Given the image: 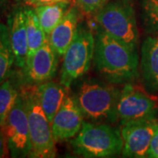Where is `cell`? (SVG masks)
I'll list each match as a JSON object with an SVG mask.
<instances>
[{
    "mask_svg": "<svg viewBox=\"0 0 158 158\" xmlns=\"http://www.w3.org/2000/svg\"><path fill=\"white\" fill-rule=\"evenodd\" d=\"M109 82L87 79L77 89L74 98L88 121L113 125L118 119L120 91Z\"/></svg>",
    "mask_w": 158,
    "mask_h": 158,
    "instance_id": "cell-2",
    "label": "cell"
},
{
    "mask_svg": "<svg viewBox=\"0 0 158 158\" xmlns=\"http://www.w3.org/2000/svg\"><path fill=\"white\" fill-rule=\"evenodd\" d=\"M8 10V4L6 0H0V21L4 18L5 15L7 14Z\"/></svg>",
    "mask_w": 158,
    "mask_h": 158,
    "instance_id": "cell-25",
    "label": "cell"
},
{
    "mask_svg": "<svg viewBox=\"0 0 158 158\" xmlns=\"http://www.w3.org/2000/svg\"><path fill=\"white\" fill-rule=\"evenodd\" d=\"M19 87L11 79H6L0 85V127L4 125L19 94Z\"/></svg>",
    "mask_w": 158,
    "mask_h": 158,
    "instance_id": "cell-19",
    "label": "cell"
},
{
    "mask_svg": "<svg viewBox=\"0 0 158 158\" xmlns=\"http://www.w3.org/2000/svg\"><path fill=\"white\" fill-rule=\"evenodd\" d=\"M93 62L97 72L113 85L132 83L139 76L137 49L113 38L99 27L95 34Z\"/></svg>",
    "mask_w": 158,
    "mask_h": 158,
    "instance_id": "cell-1",
    "label": "cell"
},
{
    "mask_svg": "<svg viewBox=\"0 0 158 158\" xmlns=\"http://www.w3.org/2000/svg\"><path fill=\"white\" fill-rule=\"evenodd\" d=\"M26 15H27V41H28V54H27V60H28L48 40V35L40 23L39 19L36 15L34 7L32 8L31 6H28L27 7H26Z\"/></svg>",
    "mask_w": 158,
    "mask_h": 158,
    "instance_id": "cell-17",
    "label": "cell"
},
{
    "mask_svg": "<svg viewBox=\"0 0 158 158\" xmlns=\"http://www.w3.org/2000/svg\"><path fill=\"white\" fill-rule=\"evenodd\" d=\"M8 26L14 55V65L23 70L26 67L28 54L26 7L19 6L12 11L8 17Z\"/></svg>",
    "mask_w": 158,
    "mask_h": 158,
    "instance_id": "cell-12",
    "label": "cell"
},
{
    "mask_svg": "<svg viewBox=\"0 0 158 158\" xmlns=\"http://www.w3.org/2000/svg\"><path fill=\"white\" fill-rule=\"evenodd\" d=\"M125 157H148L149 145L158 122L156 119H141L120 123Z\"/></svg>",
    "mask_w": 158,
    "mask_h": 158,
    "instance_id": "cell-9",
    "label": "cell"
},
{
    "mask_svg": "<svg viewBox=\"0 0 158 158\" xmlns=\"http://www.w3.org/2000/svg\"><path fill=\"white\" fill-rule=\"evenodd\" d=\"M9 154L7 142L6 140V136L4 135L2 129L0 128V158L6 157Z\"/></svg>",
    "mask_w": 158,
    "mask_h": 158,
    "instance_id": "cell-24",
    "label": "cell"
},
{
    "mask_svg": "<svg viewBox=\"0 0 158 158\" xmlns=\"http://www.w3.org/2000/svg\"><path fill=\"white\" fill-rule=\"evenodd\" d=\"M85 117L74 97L67 96L51 122L56 141H68L80 132Z\"/></svg>",
    "mask_w": 158,
    "mask_h": 158,
    "instance_id": "cell-11",
    "label": "cell"
},
{
    "mask_svg": "<svg viewBox=\"0 0 158 158\" xmlns=\"http://www.w3.org/2000/svg\"><path fill=\"white\" fill-rule=\"evenodd\" d=\"M57 63L58 56L48 39L27 60L26 67L23 69L24 84L40 85L52 79L56 72Z\"/></svg>",
    "mask_w": 158,
    "mask_h": 158,
    "instance_id": "cell-10",
    "label": "cell"
},
{
    "mask_svg": "<svg viewBox=\"0 0 158 158\" xmlns=\"http://www.w3.org/2000/svg\"><path fill=\"white\" fill-rule=\"evenodd\" d=\"M148 157L158 158V125L154 135H153L152 140H151L150 145H149Z\"/></svg>",
    "mask_w": 158,
    "mask_h": 158,
    "instance_id": "cell-22",
    "label": "cell"
},
{
    "mask_svg": "<svg viewBox=\"0 0 158 158\" xmlns=\"http://www.w3.org/2000/svg\"><path fill=\"white\" fill-rule=\"evenodd\" d=\"M0 128L6 136L10 156L29 157L31 143L28 118L20 91L5 123Z\"/></svg>",
    "mask_w": 158,
    "mask_h": 158,
    "instance_id": "cell-8",
    "label": "cell"
},
{
    "mask_svg": "<svg viewBox=\"0 0 158 158\" xmlns=\"http://www.w3.org/2000/svg\"><path fill=\"white\" fill-rule=\"evenodd\" d=\"M74 152L84 157H112L122 153L120 130L110 124L85 121L78 134L70 139Z\"/></svg>",
    "mask_w": 158,
    "mask_h": 158,
    "instance_id": "cell-4",
    "label": "cell"
},
{
    "mask_svg": "<svg viewBox=\"0 0 158 158\" xmlns=\"http://www.w3.org/2000/svg\"><path fill=\"white\" fill-rule=\"evenodd\" d=\"M98 27L112 37L137 49L139 31L135 11L127 0L109 1L94 15Z\"/></svg>",
    "mask_w": 158,
    "mask_h": 158,
    "instance_id": "cell-5",
    "label": "cell"
},
{
    "mask_svg": "<svg viewBox=\"0 0 158 158\" xmlns=\"http://www.w3.org/2000/svg\"><path fill=\"white\" fill-rule=\"evenodd\" d=\"M36 87L40 104L51 123L56 113L69 95V88L61 83L50 80L36 85Z\"/></svg>",
    "mask_w": 158,
    "mask_h": 158,
    "instance_id": "cell-15",
    "label": "cell"
},
{
    "mask_svg": "<svg viewBox=\"0 0 158 158\" xmlns=\"http://www.w3.org/2000/svg\"><path fill=\"white\" fill-rule=\"evenodd\" d=\"M26 5L31 7H37L44 5H50L55 3H70L71 0H23Z\"/></svg>",
    "mask_w": 158,
    "mask_h": 158,
    "instance_id": "cell-23",
    "label": "cell"
},
{
    "mask_svg": "<svg viewBox=\"0 0 158 158\" xmlns=\"http://www.w3.org/2000/svg\"><path fill=\"white\" fill-rule=\"evenodd\" d=\"M141 69L145 88L158 92V35L147 37L141 46Z\"/></svg>",
    "mask_w": 158,
    "mask_h": 158,
    "instance_id": "cell-14",
    "label": "cell"
},
{
    "mask_svg": "<svg viewBox=\"0 0 158 158\" xmlns=\"http://www.w3.org/2000/svg\"><path fill=\"white\" fill-rule=\"evenodd\" d=\"M79 10L77 7H69L62 20L48 35V42L56 51L57 56H62L72 42L78 29Z\"/></svg>",
    "mask_w": 158,
    "mask_h": 158,
    "instance_id": "cell-13",
    "label": "cell"
},
{
    "mask_svg": "<svg viewBox=\"0 0 158 158\" xmlns=\"http://www.w3.org/2000/svg\"><path fill=\"white\" fill-rule=\"evenodd\" d=\"M18 1H19V0H18ZM22 1H23V0H22Z\"/></svg>",
    "mask_w": 158,
    "mask_h": 158,
    "instance_id": "cell-26",
    "label": "cell"
},
{
    "mask_svg": "<svg viewBox=\"0 0 158 158\" xmlns=\"http://www.w3.org/2000/svg\"><path fill=\"white\" fill-rule=\"evenodd\" d=\"M95 34L86 27L80 26L75 38L65 51L61 69L60 83L69 88L75 81L90 69L94 56Z\"/></svg>",
    "mask_w": 158,
    "mask_h": 158,
    "instance_id": "cell-6",
    "label": "cell"
},
{
    "mask_svg": "<svg viewBox=\"0 0 158 158\" xmlns=\"http://www.w3.org/2000/svg\"><path fill=\"white\" fill-rule=\"evenodd\" d=\"M69 4L70 3H55L34 7L36 15L47 35L50 34L62 20L69 8Z\"/></svg>",
    "mask_w": 158,
    "mask_h": 158,
    "instance_id": "cell-16",
    "label": "cell"
},
{
    "mask_svg": "<svg viewBox=\"0 0 158 158\" xmlns=\"http://www.w3.org/2000/svg\"><path fill=\"white\" fill-rule=\"evenodd\" d=\"M21 93L28 118L31 150L29 157H56V140L53 135L50 121L41 107L37 94L36 85H20Z\"/></svg>",
    "mask_w": 158,
    "mask_h": 158,
    "instance_id": "cell-3",
    "label": "cell"
},
{
    "mask_svg": "<svg viewBox=\"0 0 158 158\" xmlns=\"http://www.w3.org/2000/svg\"><path fill=\"white\" fill-rule=\"evenodd\" d=\"M142 21L148 33L158 35V0H144Z\"/></svg>",
    "mask_w": 158,
    "mask_h": 158,
    "instance_id": "cell-20",
    "label": "cell"
},
{
    "mask_svg": "<svg viewBox=\"0 0 158 158\" xmlns=\"http://www.w3.org/2000/svg\"><path fill=\"white\" fill-rule=\"evenodd\" d=\"M75 7L88 15H95L110 0H71Z\"/></svg>",
    "mask_w": 158,
    "mask_h": 158,
    "instance_id": "cell-21",
    "label": "cell"
},
{
    "mask_svg": "<svg viewBox=\"0 0 158 158\" xmlns=\"http://www.w3.org/2000/svg\"><path fill=\"white\" fill-rule=\"evenodd\" d=\"M120 123L141 119H156L158 114V99L142 86L127 83L120 91L118 104Z\"/></svg>",
    "mask_w": 158,
    "mask_h": 158,
    "instance_id": "cell-7",
    "label": "cell"
},
{
    "mask_svg": "<svg viewBox=\"0 0 158 158\" xmlns=\"http://www.w3.org/2000/svg\"><path fill=\"white\" fill-rule=\"evenodd\" d=\"M14 55L12 52L8 24L0 22V85L9 77Z\"/></svg>",
    "mask_w": 158,
    "mask_h": 158,
    "instance_id": "cell-18",
    "label": "cell"
}]
</instances>
